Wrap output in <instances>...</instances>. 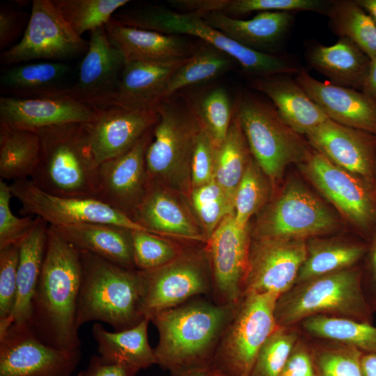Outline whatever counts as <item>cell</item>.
<instances>
[{
  "label": "cell",
  "instance_id": "obj_1",
  "mask_svg": "<svg viewBox=\"0 0 376 376\" xmlns=\"http://www.w3.org/2000/svg\"><path fill=\"white\" fill-rule=\"evenodd\" d=\"M81 276L80 250L49 226L28 324L37 338L51 347L73 350L81 346L76 325Z\"/></svg>",
  "mask_w": 376,
  "mask_h": 376
},
{
  "label": "cell",
  "instance_id": "obj_2",
  "mask_svg": "<svg viewBox=\"0 0 376 376\" xmlns=\"http://www.w3.org/2000/svg\"><path fill=\"white\" fill-rule=\"evenodd\" d=\"M192 299L152 316L159 341L156 364L172 373L212 367L213 359L236 305Z\"/></svg>",
  "mask_w": 376,
  "mask_h": 376
},
{
  "label": "cell",
  "instance_id": "obj_3",
  "mask_svg": "<svg viewBox=\"0 0 376 376\" xmlns=\"http://www.w3.org/2000/svg\"><path fill=\"white\" fill-rule=\"evenodd\" d=\"M91 123L60 124L37 130L40 151L30 179L38 188L60 196L97 198L99 164L92 150Z\"/></svg>",
  "mask_w": 376,
  "mask_h": 376
},
{
  "label": "cell",
  "instance_id": "obj_4",
  "mask_svg": "<svg viewBox=\"0 0 376 376\" xmlns=\"http://www.w3.org/2000/svg\"><path fill=\"white\" fill-rule=\"evenodd\" d=\"M82 276L77 303V329L91 321L110 324L116 331L132 328L144 318L141 272L80 251Z\"/></svg>",
  "mask_w": 376,
  "mask_h": 376
},
{
  "label": "cell",
  "instance_id": "obj_5",
  "mask_svg": "<svg viewBox=\"0 0 376 376\" xmlns=\"http://www.w3.org/2000/svg\"><path fill=\"white\" fill-rule=\"evenodd\" d=\"M373 311L355 267L295 284L279 296L275 318L280 327H295L313 315H327L372 323Z\"/></svg>",
  "mask_w": 376,
  "mask_h": 376
},
{
  "label": "cell",
  "instance_id": "obj_6",
  "mask_svg": "<svg viewBox=\"0 0 376 376\" xmlns=\"http://www.w3.org/2000/svg\"><path fill=\"white\" fill-rule=\"evenodd\" d=\"M159 118L146 157L151 182L184 193L191 191L190 165L200 127L190 97L178 95L159 102Z\"/></svg>",
  "mask_w": 376,
  "mask_h": 376
},
{
  "label": "cell",
  "instance_id": "obj_7",
  "mask_svg": "<svg viewBox=\"0 0 376 376\" xmlns=\"http://www.w3.org/2000/svg\"><path fill=\"white\" fill-rule=\"evenodd\" d=\"M112 19L125 26L164 34L189 35L228 54L251 76L263 77L297 74L295 64L283 58L242 45L210 26L199 15L178 13L159 7L141 8L116 14Z\"/></svg>",
  "mask_w": 376,
  "mask_h": 376
},
{
  "label": "cell",
  "instance_id": "obj_8",
  "mask_svg": "<svg viewBox=\"0 0 376 376\" xmlns=\"http://www.w3.org/2000/svg\"><path fill=\"white\" fill-rule=\"evenodd\" d=\"M279 295L244 292L218 344L210 370L227 376H249L258 352L279 327Z\"/></svg>",
  "mask_w": 376,
  "mask_h": 376
},
{
  "label": "cell",
  "instance_id": "obj_9",
  "mask_svg": "<svg viewBox=\"0 0 376 376\" xmlns=\"http://www.w3.org/2000/svg\"><path fill=\"white\" fill-rule=\"evenodd\" d=\"M234 107L251 155L270 181L279 179L289 164L310 154L299 134L281 119L274 106L243 95Z\"/></svg>",
  "mask_w": 376,
  "mask_h": 376
},
{
  "label": "cell",
  "instance_id": "obj_10",
  "mask_svg": "<svg viewBox=\"0 0 376 376\" xmlns=\"http://www.w3.org/2000/svg\"><path fill=\"white\" fill-rule=\"evenodd\" d=\"M338 226L333 212L298 182L287 185L258 218L251 237L308 240Z\"/></svg>",
  "mask_w": 376,
  "mask_h": 376
},
{
  "label": "cell",
  "instance_id": "obj_11",
  "mask_svg": "<svg viewBox=\"0 0 376 376\" xmlns=\"http://www.w3.org/2000/svg\"><path fill=\"white\" fill-rule=\"evenodd\" d=\"M88 47V41L72 29L52 0H33L22 39L1 53L0 63L13 65L36 59L63 62L85 55Z\"/></svg>",
  "mask_w": 376,
  "mask_h": 376
},
{
  "label": "cell",
  "instance_id": "obj_12",
  "mask_svg": "<svg viewBox=\"0 0 376 376\" xmlns=\"http://www.w3.org/2000/svg\"><path fill=\"white\" fill-rule=\"evenodd\" d=\"M141 272L144 285L142 313L150 321L158 313L212 292V273L205 249L183 251L165 265Z\"/></svg>",
  "mask_w": 376,
  "mask_h": 376
},
{
  "label": "cell",
  "instance_id": "obj_13",
  "mask_svg": "<svg viewBox=\"0 0 376 376\" xmlns=\"http://www.w3.org/2000/svg\"><path fill=\"white\" fill-rule=\"evenodd\" d=\"M10 187L13 196L21 203L20 214L34 215L49 226L100 223L151 233L125 214L96 198L53 195L38 188L31 179L14 181Z\"/></svg>",
  "mask_w": 376,
  "mask_h": 376
},
{
  "label": "cell",
  "instance_id": "obj_14",
  "mask_svg": "<svg viewBox=\"0 0 376 376\" xmlns=\"http://www.w3.org/2000/svg\"><path fill=\"white\" fill-rule=\"evenodd\" d=\"M81 357L80 349L45 344L28 324H12L0 336V376H72Z\"/></svg>",
  "mask_w": 376,
  "mask_h": 376
},
{
  "label": "cell",
  "instance_id": "obj_15",
  "mask_svg": "<svg viewBox=\"0 0 376 376\" xmlns=\"http://www.w3.org/2000/svg\"><path fill=\"white\" fill-rule=\"evenodd\" d=\"M251 241L249 228H241L233 214L226 216L207 239L214 302L236 305L244 293Z\"/></svg>",
  "mask_w": 376,
  "mask_h": 376
},
{
  "label": "cell",
  "instance_id": "obj_16",
  "mask_svg": "<svg viewBox=\"0 0 376 376\" xmlns=\"http://www.w3.org/2000/svg\"><path fill=\"white\" fill-rule=\"evenodd\" d=\"M306 253V240L251 237L244 292L284 294L296 283Z\"/></svg>",
  "mask_w": 376,
  "mask_h": 376
},
{
  "label": "cell",
  "instance_id": "obj_17",
  "mask_svg": "<svg viewBox=\"0 0 376 376\" xmlns=\"http://www.w3.org/2000/svg\"><path fill=\"white\" fill-rule=\"evenodd\" d=\"M153 130L154 127L146 132L125 153L99 165L97 199L133 220L151 183L147 173L146 157L153 139Z\"/></svg>",
  "mask_w": 376,
  "mask_h": 376
},
{
  "label": "cell",
  "instance_id": "obj_18",
  "mask_svg": "<svg viewBox=\"0 0 376 376\" xmlns=\"http://www.w3.org/2000/svg\"><path fill=\"white\" fill-rule=\"evenodd\" d=\"M123 54L109 40L105 27L89 32L88 47L70 96L95 108L108 105L125 66Z\"/></svg>",
  "mask_w": 376,
  "mask_h": 376
},
{
  "label": "cell",
  "instance_id": "obj_19",
  "mask_svg": "<svg viewBox=\"0 0 376 376\" xmlns=\"http://www.w3.org/2000/svg\"><path fill=\"white\" fill-rule=\"evenodd\" d=\"M96 109L97 118L91 123V143L99 165L130 150L159 118L157 105L110 104Z\"/></svg>",
  "mask_w": 376,
  "mask_h": 376
},
{
  "label": "cell",
  "instance_id": "obj_20",
  "mask_svg": "<svg viewBox=\"0 0 376 376\" xmlns=\"http://www.w3.org/2000/svg\"><path fill=\"white\" fill-rule=\"evenodd\" d=\"M302 169L312 183L347 219L366 226L373 219L370 196L355 175L336 165L320 152H310Z\"/></svg>",
  "mask_w": 376,
  "mask_h": 376
},
{
  "label": "cell",
  "instance_id": "obj_21",
  "mask_svg": "<svg viewBox=\"0 0 376 376\" xmlns=\"http://www.w3.org/2000/svg\"><path fill=\"white\" fill-rule=\"evenodd\" d=\"M97 109L70 96L38 98L0 97V124L37 131L60 124L93 123Z\"/></svg>",
  "mask_w": 376,
  "mask_h": 376
},
{
  "label": "cell",
  "instance_id": "obj_22",
  "mask_svg": "<svg viewBox=\"0 0 376 376\" xmlns=\"http://www.w3.org/2000/svg\"><path fill=\"white\" fill-rule=\"evenodd\" d=\"M296 81L328 118L345 126L376 133V102L364 93L322 82L299 69Z\"/></svg>",
  "mask_w": 376,
  "mask_h": 376
},
{
  "label": "cell",
  "instance_id": "obj_23",
  "mask_svg": "<svg viewBox=\"0 0 376 376\" xmlns=\"http://www.w3.org/2000/svg\"><path fill=\"white\" fill-rule=\"evenodd\" d=\"M364 132L328 118L306 136L316 151L332 163L356 175L368 177L373 154L370 141Z\"/></svg>",
  "mask_w": 376,
  "mask_h": 376
},
{
  "label": "cell",
  "instance_id": "obj_24",
  "mask_svg": "<svg viewBox=\"0 0 376 376\" xmlns=\"http://www.w3.org/2000/svg\"><path fill=\"white\" fill-rule=\"evenodd\" d=\"M110 42L125 62L163 63L189 58L194 50L178 35L122 25L112 18L104 26Z\"/></svg>",
  "mask_w": 376,
  "mask_h": 376
},
{
  "label": "cell",
  "instance_id": "obj_25",
  "mask_svg": "<svg viewBox=\"0 0 376 376\" xmlns=\"http://www.w3.org/2000/svg\"><path fill=\"white\" fill-rule=\"evenodd\" d=\"M134 220L151 233L163 237L204 242L207 239L203 230L168 188L151 182L139 205Z\"/></svg>",
  "mask_w": 376,
  "mask_h": 376
},
{
  "label": "cell",
  "instance_id": "obj_26",
  "mask_svg": "<svg viewBox=\"0 0 376 376\" xmlns=\"http://www.w3.org/2000/svg\"><path fill=\"white\" fill-rule=\"evenodd\" d=\"M251 87L266 95L281 119L296 133L306 134L329 118L297 81L288 75L251 79Z\"/></svg>",
  "mask_w": 376,
  "mask_h": 376
},
{
  "label": "cell",
  "instance_id": "obj_27",
  "mask_svg": "<svg viewBox=\"0 0 376 376\" xmlns=\"http://www.w3.org/2000/svg\"><path fill=\"white\" fill-rule=\"evenodd\" d=\"M70 65L63 62H40L15 65L0 78V88L7 97L19 98L70 96L72 85L68 78Z\"/></svg>",
  "mask_w": 376,
  "mask_h": 376
},
{
  "label": "cell",
  "instance_id": "obj_28",
  "mask_svg": "<svg viewBox=\"0 0 376 376\" xmlns=\"http://www.w3.org/2000/svg\"><path fill=\"white\" fill-rule=\"evenodd\" d=\"M201 17L233 40L260 52L281 42L294 19L293 15L288 12H259L249 19L234 18L223 12H212Z\"/></svg>",
  "mask_w": 376,
  "mask_h": 376
},
{
  "label": "cell",
  "instance_id": "obj_29",
  "mask_svg": "<svg viewBox=\"0 0 376 376\" xmlns=\"http://www.w3.org/2000/svg\"><path fill=\"white\" fill-rule=\"evenodd\" d=\"M53 227L80 251H88L123 267L136 269L132 230L100 223Z\"/></svg>",
  "mask_w": 376,
  "mask_h": 376
},
{
  "label": "cell",
  "instance_id": "obj_30",
  "mask_svg": "<svg viewBox=\"0 0 376 376\" xmlns=\"http://www.w3.org/2000/svg\"><path fill=\"white\" fill-rule=\"evenodd\" d=\"M149 322L143 319L132 328L113 332L95 323L91 332L102 361L123 366L136 373L156 364L155 351L148 339Z\"/></svg>",
  "mask_w": 376,
  "mask_h": 376
},
{
  "label": "cell",
  "instance_id": "obj_31",
  "mask_svg": "<svg viewBox=\"0 0 376 376\" xmlns=\"http://www.w3.org/2000/svg\"><path fill=\"white\" fill-rule=\"evenodd\" d=\"M188 58L163 63L125 62L117 91L108 105H157L171 75Z\"/></svg>",
  "mask_w": 376,
  "mask_h": 376
},
{
  "label": "cell",
  "instance_id": "obj_32",
  "mask_svg": "<svg viewBox=\"0 0 376 376\" xmlns=\"http://www.w3.org/2000/svg\"><path fill=\"white\" fill-rule=\"evenodd\" d=\"M309 65L331 83L362 90L370 60L350 40L340 38L334 45H318L307 54Z\"/></svg>",
  "mask_w": 376,
  "mask_h": 376
},
{
  "label": "cell",
  "instance_id": "obj_33",
  "mask_svg": "<svg viewBox=\"0 0 376 376\" xmlns=\"http://www.w3.org/2000/svg\"><path fill=\"white\" fill-rule=\"evenodd\" d=\"M49 225L37 217L30 232L19 243L17 295L12 324H28L31 301L43 264Z\"/></svg>",
  "mask_w": 376,
  "mask_h": 376
},
{
  "label": "cell",
  "instance_id": "obj_34",
  "mask_svg": "<svg viewBox=\"0 0 376 376\" xmlns=\"http://www.w3.org/2000/svg\"><path fill=\"white\" fill-rule=\"evenodd\" d=\"M40 151L37 131L0 124V176L14 181L28 179L38 162Z\"/></svg>",
  "mask_w": 376,
  "mask_h": 376
},
{
  "label": "cell",
  "instance_id": "obj_35",
  "mask_svg": "<svg viewBox=\"0 0 376 376\" xmlns=\"http://www.w3.org/2000/svg\"><path fill=\"white\" fill-rule=\"evenodd\" d=\"M306 257L296 283L353 267L366 253V248L361 244L318 237L306 240Z\"/></svg>",
  "mask_w": 376,
  "mask_h": 376
},
{
  "label": "cell",
  "instance_id": "obj_36",
  "mask_svg": "<svg viewBox=\"0 0 376 376\" xmlns=\"http://www.w3.org/2000/svg\"><path fill=\"white\" fill-rule=\"evenodd\" d=\"M310 338L353 346L363 353L376 354V327L372 323L327 315L308 317L297 326Z\"/></svg>",
  "mask_w": 376,
  "mask_h": 376
},
{
  "label": "cell",
  "instance_id": "obj_37",
  "mask_svg": "<svg viewBox=\"0 0 376 376\" xmlns=\"http://www.w3.org/2000/svg\"><path fill=\"white\" fill-rule=\"evenodd\" d=\"M251 152L238 113L233 114L228 133L214 150V180L233 203L236 189L249 163Z\"/></svg>",
  "mask_w": 376,
  "mask_h": 376
},
{
  "label": "cell",
  "instance_id": "obj_38",
  "mask_svg": "<svg viewBox=\"0 0 376 376\" xmlns=\"http://www.w3.org/2000/svg\"><path fill=\"white\" fill-rule=\"evenodd\" d=\"M234 60L209 45L194 50L193 54L169 77L159 97V102L180 90L212 79L230 70Z\"/></svg>",
  "mask_w": 376,
  "mask_h": 376
},
{
  "label": "cell",
  "instance_id": "obj_39",
  "mask_svg": "<svg viewBox=\"0 0 376 376\" xmlns=\"http://www.w3.org/2000/svg\"><path fill=\"white\" fill-rule=\"evenodd\" d=\"M327 13L337 35L350 40L371 61L376 59V25L356 1H331Z\"/></svg>",
  "mask_w": 376,
  "mask_h": 376
},
{
  "label": "cell",
  "instance_id": "obj_40",
  "mask_svg": "<svg viewBox=\"0 0 376 376\" xmlns=\"http://www.w3.org/2000/svg\"><path fill=\"white\" fill-rule=\"evenodd\" d=\"M308 338L315 376H364L361 351L336 341Z\"/></svg>",
  "mask_w": 376,
  "mask_h": 376
},
{
  "label": "cell",
  "instance_id": "obj_41",
  "mask_svg": "<svg viewBox=\"0 0 376 376\" xmlns=\"http://www.w3.org/2000/svg\"><path fill=\"white\" fill-rule=\"evenodd\" d=\"M54 5L79 36L105 26L116 11L128 0H52Z\"/></svg>",
  "mask_w": 376,
  "mask_h": 376
},
{
  "label": "cell",
  "instance_id": "obj_42",
  "mask_svg": "<svg viewBox=\"0 0 376 376\" xmlns=\"http://www.w3.org/2000/svg\"><path fill=\"white\" fill-rule=\"evenodd\" d=\"M267 178L254 159L251 157L233 198L234 219L241 228L248 227L250 218L267 201L270 188Z\"/></svg>",
  "mask_w": 376,
  "mask_h": 376
},
{
  "label": "cell",
  "instance_id": "obj_43",
  "mask_svg": "<svg viewBox=\"0 0 376 376\" xmlns=\"http://www.w3.org/2000/svg\"><path fill=\"white\" fill-rule=\"evenodd\" d=\"M191 100L201 125L218 146L228 133L233 114L228 93L218 87Z\"/></svg>",
  "mask_w": 376,
  "mask_h": 376
},
{
  "label": "cell",
  "instance_id": "obj_44",
  "mask_svg": "<svg viewBox=\"0 0 376 376\" xmlns=\"http://www.w3.org/2000/svg\"><path fill=\"white\" fill-rule=\"evenodd\" d=\"M301 334L296 327H280L260 348L249 376H279Z\"/></svg>",
  "mask_w": 376,
  "mask_h": 376
},
{
  "label": "cell",
  "instance_id": "obj_45",
  "mask_svg": "<svg viewBox=\"0 0 376 376\" xmlns=\"http://www.w3.org/2000/svg\"><path fill=\"white\" fill-rule=\"evenodd\" d=\"M190 199L207 239L224 218L234 214L233 202L214 180L191 189Z\"/></svg>",
  "mask_w": 376,
  "mask_h": 376
},
{
  "label": "cell",
  "instance_id": "obj_46",
  "mask_svg": "<svg viewBox=\"0 0 376 376\" xmlns=\"http://www.w3.org/2000/svg\"><path fill=\"white\" fill-rule=\"evenodd\" d=\"M136 269L148 271L173 261L183 251L165 237L143 230H132Z\"/></svg>",
  "mask_w": 376,
  "mask_h": 376
},
{
  "label": "cell",
  "instance_id": "obj_47",
  "mask_svg": "<svg viewBox=\"0 0 376 376\" xmlns=\"http://www.w3.org/2000/svg\"><path fill=\"white\" fill-rule=\"evenodd\" d=\"M19 244L0 249V336L11 325L17 295Z\"/></svg>",
  "mask_w": 376,
  "mask_h": 376
},
{
  "label": "cell",
  "instance_id": "obj_48",
  "mask_svg": "<svg viewBox=\"0 0 376 376\" xmlns=\"http://www.w3.org/2000/svg\"><path fill=\"white\" fill-rule=\"evenodd\" d=\"M330 1L320 0H229L224 13L233 17L252 12L327 13Z\"/></svg>",
  "mask_w": 376,
  "mask_h": 376
},
{
  "label": "cell",
  "instance_id": "obj_49",
  "mask_svg": "<svg viewBox=\"0 0 376 376\" xmlns=\"http://www.w3.org/2000/svg\"><path fill=\"white\" fill-rule=\"evenodd\" d=\"M13 196L11 189L0 180V249L19 244L34 226L37 217H19L11 210L10 201Z\"/></svg>",
  "mask_w": 376,
  "mask_h": 376
},
{
  "label": "cell",
  "instance_id": "obj_50",
  "mask_svg": "<svg viewBox=\"0 0 376 376\" xmlns=\"http://www.w3.org/2000/svg\"><path fill=\"white\" fill-rule=\"evenodd\" d=\"M214 150L215 146L212 139L200 123L191 158V189L214 180Z\"/></svg>",
  "mask_w": 376,
  "mask_h": 376
},
{
  "label": "cell",
  "instance_id": "obj_51",
  "mask_svg": "<svg viewBox=\"0 0 376 376\" xmlns=\"http://www.w3.org/2000/svg\"><path fill=\"white\" fill-rule=\"evenodd\" d=\"M279 376H315L309 340L302 334L294 346Z\"/></svg>",
  "mask_w": 376,
  "mask_h": 376
},
{
  "label": "cell",
  "instance_id": "obj_52",
  "mask_svg": "<svg viewBox=\"0 0 376 376\" xmlns=\"http://www.w3.org/2000/svg\"><path fill=\"white\" fill-rule=\"evenodd\" d=\"M25 14L8 6L0 9V49H5L17 37L25 24Z\"/></svg>",
  "mask_w": 376,
  "mask_h": 376
},
{
  "label": "cell",
  "instance_id": "obj_53",
  "mask_svg": "<svg viewBox=\"0 0 376 376\" xmlns=\"http://www.w3.org/2000/svg\"><path fill=\"white\" fill-rule=\"evenodd\" d=\"M136 374L123 366L106 363L99 355H93L86 368L80 371L77 376H136Z\"/></svg>",
  "mask_w": 376,
  "mask_h": 376
},
{
  "label": "cell",
  "instance_id": "obj_54",
  "mask_svg": "<svg viewBox=\"0 0 376 376\" xmlns=\"http://www.w3.org/2000/svg\"><path fill=\"white\" fill-rule=\"evenodd\" d=\"M229 0H173L170 3L175 8L199 16L212 12H224Z\"/></svg>",
  "mask_w": 376,
  "mask_h": 376
},
{
  "label": "cell",
  "instance_id": "obj_55",
  "mask_svg": "<svg viewBox=\"0 0 376 376\" xmlns=\"http://www.w3.org/2000/svg\"><path fill=\"white\" fill-rule=\"evenodd\" d=\"M370 278L368 283L364 287L367 299L373 311H376V240L370 253Z\"/></svg>",
  "mask_w": 376,
  "mask_h": 376
},
{
  "label": "cell",
  "instance_id": "obj_56",
  "mask_svg": "<svg viewBox=\"0 0 376 376\" xmlns=\"http://www.w3.org/2000/svg\"><path fill=\"white\" fill-rule=\"evenodd\" d=\"M362 92L376 102V59L370 61Z\"/></svg>",
  "mask_w": 376,
  "mask_h": 376
},
{
  "label": "cell",
  "instance_id": "obj_57",
  "mask_svg": "<svg viewBox=\"0 0 376 376\" xmlns=\"http://www.w3.org/2000/svg\"><path fill=\"white\" fill-rule=\"evenodd\" d=\"M361 366L364 376H376V354L363 353Z\"/></svg>",
  "mask_w": 376,
  "mask_h": 376
},
{
  "label": "cell",
  "instance_id": "obj_58",
  "mask_svg": "<svg viewBox=\"0 0 376 376\" xmlns=\"http://www.w3.org/2000/svg\"><path fill=\"white\" fill-rule=\"evenodd\" d=\"M356 2L371 17L376 25V0H357Z\"/></svg>",
  "mask_w": 376,
  "mask_h": 376
},
{
  "label": "cell",
  "instance_id": "obj_59",
  "mask_svg": "<svg viewBox=\"0 0 376 376\" xmlns=\"http://www.w3.org/2000/svg\"><path fill=\"white\" fill-rule=\"evenodd\" d=\"M208 368H192L171 373V376H208Z\"/></svg>",
  "mask_w": 376,
  "mask_h": 376
},
{
  "label": "cell",
  "instance_id": "obj_60",
  "mask_svg": "<svg viewBox=\"0 0 376 376\" xmlns=\"http://www.w3.org/2000/svg\"><path fill=\"white\" fill-rule=\"evenodd\" d=\"M208 376H227V375H223L215 370H210L208 371Z\"/></svg>",
  "mask_w": 376,
  "mask_h": 376
}]
</instances>
